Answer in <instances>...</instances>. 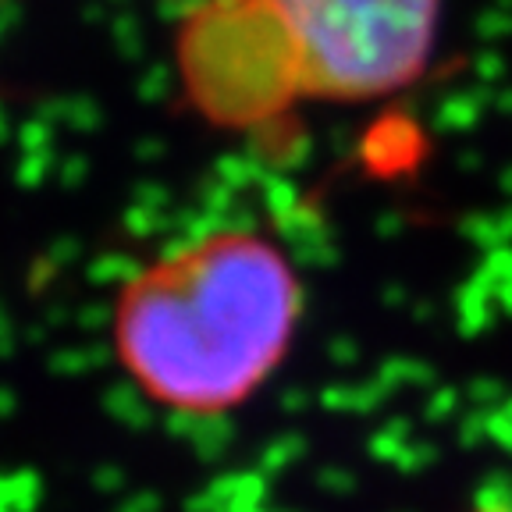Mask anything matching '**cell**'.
<instances>
[{
    "instance_id": "cell-1",
    "label": "cell",
    "mask_w": 512,
    "mask_h": 512,
    "mask_svg": "<svg viewBox=\"0 0 512 512\" xmlns=\"http://www.w3.org/2000/svg\"><path fill=\"white\" fill-rule=\"evenodd\" d=\"M303 324V278L274 235L221 224L150 256L121 281L111 352L150 406L214 420L253 402Z\"/></svg>"
},
{
    "instance_id": "cell-2",
    "label": "cell",
    "mask_w": 512,
    "mask_h": 512,
    "mask_svg": "<svg viewBox=\"0 0 512 512\" xmlns=\"http://www.w3.org/2000/svg\"><path fill=\"white\" fill-rule=\"evenodd\" d=\"M288 86L367 104L409 89L438 47L441 0H260Z\"/></svg>"
},
{
    "instance_id": "cell-3",
    "label": "cell",
    "mask_w": 512,
    "mask_h": 512,
    "mask_svg": "<svg viewBox=\"0 0 512 512\" xmlns=\"http://www.w3.org/2000/svg\"><path fill=\"white\" fill-rule=\"evenodd\" d=\"M473 512H512V502L509 505H480V509H473Z\"/></svg>"
}]
</instances>
